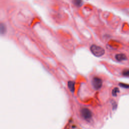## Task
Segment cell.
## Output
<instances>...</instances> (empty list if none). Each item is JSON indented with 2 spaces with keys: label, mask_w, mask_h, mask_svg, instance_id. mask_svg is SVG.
Returning <instances> with one entry per match:
<instances>
[{
  "label": "cell",
  "mask_w": 129,
  "mask_h": 129,
  "mask_svg": "<svg viewBox=\"0 0 129 129\" xmlns=\"http://www.w3.org/2000/svg\"><path fill=\"white\" fill-rule=\"evenodd\" d=\"M119 92H120V90H119V89L117 87L115 88L112 91V95L114 96H116L117 93H119Z\"/></svg>",
  "instance_id": "obj_7"
},
{
  "label": "cell",
  "mask_w": 129,
  "mask_h": 129,
  "mask_svg": "<svg viewBox=\"0 0 129 129\" xmlns=\"http://www.w3.org/2000/svg\"><path fill=\"white\" fill-rule=\"evenodd\" d=\"M116 59L117 61L119 62H121L123 61L126 60L127 59V58L125 54L123 53H119L116 54Z\"/></svg>",
  "instance_id": "obj_4"
},
{
  "label": "cell",
  "mask_w": 129,
  "mask_h": 129,
  "mask_svg": "<svg viewBox=\"0 0 129 129\" xmlns=\"http://www.w3.org/2000/svg\"><path fill=\"white\" fill-rule=\"evenodd\" d=\"M0 31H1V34H3L6 31V27L5 25L1 23V26H0Z\"/></svg>",
  "instance_id": "obj_6"
},
{
  "label": "cell",
  "mask_w": 129,
  "mask_h": 129,
  "mask_svg": "<svg viewBox=\"0 0 129 129\" xmlns=\"http://www.w3.org/2000/svg\"><path fill=\"white\" fill-rule=\"evenodd\" d=\"M119 85H120L121 87L124 88H129V84H125V83H120L119 84Z\"/></svg>",
  "instance_id": "obj_10"
},
{
  "label": "cell",
  "mask_w": 129,
  "mask_h": 129,
  "mask_svg": "<svg viewBox=\"0 0 129 129\" xmlns=\"http://www.w3.org/2000/svg\"><path fill=\"white\" fill-rule=\"evenodd\" d=\"M81 115L83 118L88 120L92 117V112L89 109L87 108H83L81 111Z\"/></svg>",
  "instance_id": "obj_3"
},
{
  "label": "cell",
  "mask_w": 129,
  "mask_h": 129,
  "mask_svg": "<svg viewBox=\"0 0 129 129\" xmlns=\"http://www.w3.org/2000/svg\"><path fill=\"white\" fill-rule=\"evenodd\" d=\"M92 84L94 89L96 90H99L102 86V81L100 78L95 77L93 78Z\"/></svg>",
  "instance_id": "obj_2"
},
{
  "label": "cell",
  "mask_w": 129,
  "mask_h": 129,
  "mask_svg": "<svg viewBox=\"0 0 129 129\" xmlns=\"http://www.w3.org/2000/svg\"><path fill=\"white\" fill-rule=\"evenodd\" d=\"M123 75L124 76L129 77V69H125L123 71Z\"/></svg>",
  "instance_id": "obj_9"
},
{
  "label": "cell",
  "mask_w": 129,
  "mask_h": 129,
  "mask_svg": "<svg viewBox=\"0 0 129 129\" xmlns=\"http://www.w3.org/2000/svg\"><path fill=\"white\" fill-rule=\"evenodd\" d=\"M68 86L71 92L73 93L75 91V82L73 81H69L68 82Z\"/></svg>",
  "instance_id": "obj_5"
},
{
  "label": "cell",
  "mask_w": 129,
  "mask_h": 129,
  "mask_svg": "<svg viewBox=\"0 0 129 129\" xmlns=\"http://www.w3.org/2000/svg\"><path fill=\"white\" fill-rule=\"evenodd\" d=\"M73 2L74 4L78 7H81L83 4V2L81 1H79V0H76V1H74Z\"/></svg>",
  "instance_id": "obj_8"
},
{
  "label": "cell",
  "mask_w": 129,
  "mask_h": 129,
  "mask_svg": "<svg viewBox=\"0 0 129 129\" xmlns=\"http://www.w3.org/2000/svg\"><path fill=\"white\" fill-rule=\"evenodd\" d=\"M90 51L94 56L97 57H100L104 55L105 53V51L102 47L95 45L92 44L90 48Z\"/></svg>",
  "instance_id": "obj_1"
}]
</instances>
